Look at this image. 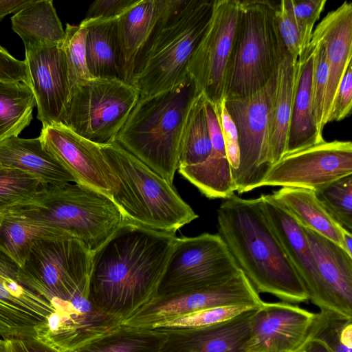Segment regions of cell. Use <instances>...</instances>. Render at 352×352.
I'll return each mask as SVG.
<instances>
[{
	"label": "cell",
	"mask_w": 352,
	"mask_h": 352,
	"mask_svg": "<svg viewBox=\"0 0 352 352\" xmlns=\"http://www.w3.org/2000/svg\"><path fill=\"white\" fill-rule=\"evenodd\" d=\"M30 88L43 126L62 123L71 91L62 47L25 50Z\"/></svg>",
	"instance_id": "obj_19"
},
{
	"label": "cell",
	"mask_w": 352,
	"mask_h": 352,
	"mask_svg": "<svg viewBox=\"0 0 352 352\" xmlns=\"http://www.w3.org/2000/svg\"><path fill=\"white\" fill-rule=\"evenodd\" d=\"M313 53L314 45L310 41L298 58L296 85L285 155L325 141L318 132L312 112Z\"/></svg>",
	"instance_id": "obj_26"
},
{
	"label": "cell",
	"mask_w": 352,
	"mask_h": 352,
	"mask_svg": "<svg viewBox=\"0 0 352 352\" xmlns=\"http://www.w3.org/2000/svg\"><path fill=\"white\" fill-rule=\"evenodd\" d=\"M0 166L23 171L43 185L76 183L74 177L43 147L39 137L14 136L1 142Z\"/></svg>",
	"instance_id": "obj_25"
},
{
	"label": "cell",
	"mask_w": 352,
	"mask_h": 352,
	"mask_svg": "<svg viewBox=\"0 0 352 352\" xmlns=\"http://www.w3.org/2000/svg\"><path fill=\"white\" fill-rule=\"evenodd\" d=\"M91 254L74 238L40 240L19 267L18 278L26 288L50 302L87 296Z\"/></svg>",
	"instance_id": "obj_8"
},
{
	"label": "cell",
	"mask_w": 352,
	"mask_h": 352,
	"mask_svg": "<svg viewBox=\"0 0 352 352\" xmlns=\"http://www.w3.org/2000/svg\"><path fill=\"white\" fill-rule=\"evenodd\" d=\"M3 218H4V215L0 213V226L3 222Z\"/></svg>",
	"instance_id": "obj_52"
},
{
	"label": "cell",
	"mask_w": 352,
	"mask_h": 352,
	"mask_svg": "<svg viewBox=\"0 0 352 352\" xmlns=\"http://www.w3.org/2000/svg\"><path fill=\"white\" fill-rule=\"evenodd\" d=\"M117 18L84 19L80 22L87 28V63L93 78L124 81L116 32Z\"/></svg>",
	"instance_id": "obj_32"
},
{
	"label": "cell",
	"mask_w": 352,
	"mask_h": 352,
	"mask_svg": "<svg viewBox=\"0 0 352 352\" xmlns=\"http://www.w3.org/2000/svg\"><path fill=\"white\" fill-rule=\"evenodd\" d=\"M36 106L30 87L21 82L0 81V142L27 127Z\"/></svg>",
	"instance_id": "obj_35"
},
{
	"label": "cell",
	"mask_w": 352,
	"mask_h": 352,
	"mask_svg": "<svg viewBox=\"0 0 352 352\" xmlns=\"http://www.w3.org/2000/svg\"><path fill=\"white\" fill-rule=\"evenodd\" d=\"M39 138L43 147L74 177L76 184L111 197L109 170L100 144L79 135L61 123L43 126Z\"/></svg>",
	"instance_id": "obj_17"
},
{
	"label": "cell",
	"mask_w": 352,
	"mask_h": 352,
	"mask_svg": "<svg viewBox=\"0 0 352 352\" xmlns=\"http://www.w3.org/2000/svg\"><path fill=\"white\" fill-rule=\"evenodd\" d=\"M258 309L238 305L208 308L157 324L153 329H192L210 326L232 318L243 312Z\"/></svg>",
	"instance_id": "obj_41"
},
{
	"label": "cell",
	"mask_w": 352,
	"mask_h": 352,
	"mask_svg": "<svg viewBox=\"0 0 352 352\" xmlns=\"http://www.w3.org/2000/svg\"><path fill=\"white\" fill-rule=\"evenodd\" d=\"M139 98L122 80L93 78L71 93L61 124L98 144L113 142Z\"/></svg>",
	"instance_id": "obj_9"
},
{
	"label": "cell",
	"mask_w": 352,
	"mask_h": 352,
	"mask_svg": "<svg viewBox=\"0 0 352 352\" xmlns=\"http://www.w3.org/2000/svg\"><path fill=\"white\" fill-rule=\"evenodd\" d=\"M239 12V0H214L208 26L188 65V75L198 93L214 106L224 99L226 71Z\"/></svg>",
	"instance_id": "obj_12"
},
{
	"label": "cell",
	"mask_w": 352,
	"mask_h": 352,
	"mask_svg": "<svg viewBox=\"0 0 352 352\" xmlns=\"http://www.w3.org/2000/svg\"><path fill=\"white\" fill-rule=\"evenodd\" d=\"M139 0H98L89 6L85 19H109L120 16Z\"/></svg>",
	"instance_id": "obj_47"
},
{
	"label": "cell",
	"mask_w": 352,
	"mask_h": 352,
	"mask_svg": "<svg viewBox=\"0 0 352 352\" xmlns=\"http://www.w3.org/2000/svg\"><path fill=\"white\" fill-rule=\"evenodd\" d=\"M0 352H6L3 338H0Z\"/></svg>",
	"instance_id": "obj_51"
},
{
	"label": "cell",
	"mask_w": 352,
	"mask_h": 352,
	"mask_svg": "<svg viewBox=\"0 0 352 352\" xmlns=\"http://www.w3.org/2000/svg\"><path fill=\"white\" fill-rule=\"evenodd\" d=\"M164 0H139L116 19L124 82L133 85L138 58L156 25Z\"/></svg>",
	"instance_id": "obj_24"
},
{
	"label": "cell",
	"mask_w": 352,
	"mask_h": 352,
	"mask_svg": "<svg viewBox=\"0 0 352 352\" xmlns=\"http://www.w3.org/2000/svg\"><path fill=\"white\" fill-rule=\"evenodd\" d=\"M302 228L338 314L352 318V256L332 241Z\"/></svg>",
	"instance_id": "obj_23"
},
{
	"label": "cell",
	"mask_w": 352,
	"mask_h": 352,
	"mask_svg": "<svg viewBox=\"0 0 352 352\" xmlns=\"http://www.w3.org/2000/svg\"><path fill=\"white\" fill-rule=\"evenodd\" d=\"M311 43L314 45L311 88L312 112L318 132L322 135L325 126L324 106L328 80V64L325 47L322 40L312 35Z\"/></svg>",
	"instance_id": "obj_40"
},
{
	"label": "cell",
	"mask_w": 352,
	"mask_h": 352,
	"mask_svg": "<svg viewBox=\"0 0 352 352\" xmlns=\"http://www.w3.org/2000/svg\"><path fill=\"white\" fill-rule=\"evenodd\" d=\"M205 103L206 98L199 94L184 124L177 170L184 177L202 166L212 151Z\"/></svg>",
	"instance_id": "obj_33"
},
{
	"label": "cell",
	"mask_w": 352,
	"mask_h": 352,
	"mask_svg": "<svg viewBox=\"0 0 352 352\" xmlns=\"http://www.w3.org/2000/svg\"><path fill=\"white\" fill-rule=\"evenodd\" d=\"M275 21L286 50L293 58L297 59L305 48L294 18L292 0H282L276 3Z\"/></svg>",
	"instance_id": "obj_42"
},
{
	"label": "cell",
	"mask_w": 352,
	"mask_h": 352,
	"mask_svg": "<svg viewBox=\"0 0 352 352\" xmlns=\"http://www.w3.org/2000/svg\"><path fill=\"white\" fill-rule=\"evenodd\" d=\"M205 108L212 151L202 166L184 177L206 197L224 199L234 194L235 186L214 107L206 99Z\"/></svg>",
	"instance_id": "obj_27"
},
{
	"label": "cell",
	"mask_w": 352,
	"mask_h": 352,
	"mask_svg": "<svg viewBox=\"0 0 352 352\" xmlns=\"http://www.w3.org/2000/svg\"><path fill=\"white\" fill-rule=\"evenodd\" d=\"M350 175L351 142L324 141L284 155L272 166L260 187H293L316 191Z\"/></svg>",
	"instance_id": "obj_14"
},
{
	"label": "cell",
	"mask_w": 352,
	"mask_h": 352,
	"mask_svg": "<svg viewBox=\"0 0 352 352\" xmlns=\"http://www.w3.org/2000/svg\"><path fill=\"white\" fill-rule=\"evenodd\" d=\"M6 352H63L35 338H3Z\"/></svg>",
	"instance_id": "obj_48"
},
{
	"label": "cell",
	"mask_w": 352,
	"mask_h": 352,
	"mask_svg": "<svg viewBox=\"0 0 352 352\" xmlns=\"http://www.w3.org/2000/svg\"><path fill=\"white\" fill-rule=\"evenodd\" d=\"M100 148L109 170L111 198L124 220L175 233L198 217L173 185L118 142L100 144Z\"/></svg>",
	"instance_id": "obj_5"
},
{
	"label": "cell",
	"mask_w": 352,
	"mask_h": 352,
	"mask_svg": "<svg viewBox=\"0 0 352 352\" xmlns=\"http://www.w3.org/2000/svg\"><path fill=\"white\" fill-rule=\"evenodd\" d=\"M28 208L4 214L0 226V251L19 267L25 264L35 242L71 238L50 221L32 214Z\"/></svg>",
	"instance_id": "obj_28"
},
{
	"label": "cell",
	"mask_w": 352,
	"mask_h": 352,
	"mask_svg": "<svg viewBox=\"0 0 352 352\" xmlns=\"http://www.w3.org/2000/svg\"><path fill=\"white\" fill-rule=\"evenodd\" d=\"M344 248L346 252L352 256V233L346 232L344 234Z\"/></svg>",
	"instance_id": "obj_50"
},
{
	"label": "cell",
	"mask_w": 352,
	"mask_h": 352,
	"mask_svg": "<svg viewBox=\"0 0 352 352\" xmlns=\"http://www.w3.org/2000/svg\"><path fill=\"white\" fill-rule=\"evenodd\" d=\"M314 192L333 219L352 233V175L340 178Z\"/></svg>",
	"instance_id": "obj_39"
},
{
	"label": "cell",
	"mask_w": 352,
	"mask_h": 352,
	"mask_svg": "<svg viewBox=\"0 0 352 352\" xmlns=\"http://www.w3.org/2000/svg\"><path fill=\"white\" fill-rule=\"evenodd\" d=\"M312 35L322 40L326 50L328 80L324 106V122L331 111L338 85L352 61V3L344 1L327 13Z\"/></svg>",
	"instance_id": "obj_22"
},
{
	"label": "cell",
	"mask_w": 352,
	"mask_h": 352,
	"mask_svg": "<svg viewBox=\"0 0 352 352\" xmlns=\"http://www.w3.org/2000/svg\"><path fill=\"white\" fill-rule=\"evenodd\" d=\"M352 107V61L341 79L334 96L327 123L341 121L351 112Z\"/></svg>",
	"instance_id": "obj_45"
},
{
	"label": "cell",
	"mask_w": 352,
	"mask_h": 352,
	"mask_svg": "<svg viewBox=\"0 0 352 352\" xmlns=\"http://www.w3.org/2000/svg\"><path fill=\"white\" fill-rule=\"evenodd\" d=\"M54 311L36 330V339L63 352H74L116 330L122 320L91 303L86 296L52 299Z\"/></svg>",
	"instance_id": "obj_15"
},
{
	"label": "cell",
	"mask_w": 352,
	"mask_h": 352,
	"mask_svg": "<svg viewBox=\"0 0 352 352\" xmlns=\"http://www.w3.org/2000/svg\"><path fill=\"white\" fill-rule=\"evenodd\" d=\"M11 23L25 50L61 47L63 43L65 30L52 0H33L11 17Z\"/></svg>",
	"instance_id": "obj_31"
},
{
	"label": "cell",
	"mask_w": 352,
	"mask_h": 352,
	"mask_svg": "<svg viewBox=\"0 0 352 352\" xmlns=\"http://www.w3.org/2000/svg\"><path fill=\"white\" fill-rule=\"evenodd\" d=\"M65 33V39L61 47L65 58L72 93L93 77L89 72L87 63V28L82 23H67Z\"/></svg>",
	"instance_id": "obj_38"
},
{
	"label": "cell",
	"mask_w": 352,
	"mask_h": 352,
	"mask_svg": "<svg viewBox=\"0 0 352 352\" xmlns=\"http://www.w3.org/2000/svg\"><path fill=\"white\" fill-rule=\"evenodd\" d=\"M327 0H292L293 12L304 48L309 45L314 25L319 19Z\"/></svg>",
	"instance_id": "obj_43"
},
{
	"label": "cell",
	"mask_w": 352,
	"mask_h": 352,
	"mask_svg": "<svg viewBox=\"0 0 352 352\" xmlns=\"http://www.w3.org/2000/svg\"><path fill=\"white\" fill-rule=\"evenodd\" d=\"M256 309L204 327L162 329L167 335L162 352H239L250 337Z\"/></svg>",
	"instance_id": "obj_21"
},
{
	"label": "cell",
	"mask_w": 352,
	"mask_h": 352,
	"mask_svg": "<svg viewBox=\"0 0 352 352\" xmlns=\"http://www.w3.org/2000/svg\"><path fill=\"white\" fill-rule=\"evenodd\" d=\"M261 196L267 218L302 282L309 300L320 310L338 314L334 300L318 270L302 226L269 195Z\"/></svg>",
	"instance_id": "obj_20"
},
{
	"label": "cell",
	"mask_w": 352,
	"mask_h": 352,
	"mask_svg": "<svg viewBox=\"0 0 352 352\" xmlns=\"http://www.w3.org/2000/svg\"><path fill=\"white\" fill-rule=\"evenodd\" d=\"M217 230L238 268L258 294L292 304L309 300L267 218L262 196L247 199L234 193L224 199L217 210Z\"/></svg>",
	"instance_id": "obj_2"
},
{
	"label": "cell",
	"mask_w": 352,
	"mask_h": 352,
	"mask_svg": "<svg viewBox=\"0 0 352 352\" xmlns=\"http://www.w3.org/2000/svg\"><path fill=\"white\" fill-rule=\"evenodd\" d=\"M214 0H164L137 62L133 85L140 97L173 88L188 76L189 60L209 23Z\"/></svg>",
	"instance_id": "obj_3"
},
{
	"label": "cell",
	"mask_w": 352,
	"mask_h": 352,
	"mask_svg": "<svg viewBox=\"0 0 352 352\" xmlns=\"http://www.w3.org/2000/svg\"><path fill=\"white\" fill-rule=\"evenodd\" d=\"M295 352H352V318L320 310Z\"/></svg>",
	"instance_id": "obj_34"
},
{
	"label": "cell",
	"mask_w": 352,
	"mask_h": 352,
	"mask_svg": "<svg viewBox=\"0 0 352 352\" xmlns=\"http://www.w3.org/2000/svg\"><path fill=\"white\" fill-rule=\"evenodd\" d=\"M175 238L124 220L92 252L89 301L126 321L157 296Z\"/></svg>",
	"instance_id": "obj_1"
},
{
	"label": "cell",
	"mask_w": 352,
	"mask_h": 352,
	"mask_svg": "<svg viewBox=\"0 0 352 352\" xmlns=\"http://www.w3.org/2000/svg\"><path fill=\"white\" fill-rule=\"evenodd\" d=\"M18 265L0 251V336L36 338L54 311L51 302L23 285Z\"/></svg>",
	"instance_id": "obj_16"
},
{
	"label": "cell",
	"mask_w": 352,
	"mask_h": 352,
	"mask_svg": "<svg viewBox=\"0 0 352 352\" xmlns=\"http://www.w3.org/2000/svg\"><path fill=\"white\" fill-rule=\"evenodd\" d=\"M298 73V58L288 53L280 63L269 128L270 160L272 166L285 155L289 137Z\"/></svg>",
	"instance_id": "obj_30"
},
{
	"label": "cell",
	"mask_w": 352,
	"mask_h": 352,
	"mask_svg": "<svg viewBox=\"0 0 352 352\" xmlns=\"http://www.w3.org/2000/svg\"><path fill=\"white\" fill-rule=\"evenodd\" d=\"M239 270L218 234L176 237L157 296L217 285L231 278Z\"/></svg>",
	"instance_id": "obj_11"
},
{
	"label": "cell",
	"mask_w": 352,
	"mask_h": 352,
	"mask_svg": "<svg viewBox=\"0 0 352 352\" xmlns=\"http://www.w3.org/2000/svg\"><path fill=\"white\" fill-rule=\"evenodd\" d=\"M39 201L41 206L28 210L80 241L91 252L102 245L124 221L110 197L83 184L45 185Z\"/></svg>",
	"instance_id": "obj_7"
},
{
	"label": "cell",
	"mask_w": 352,
	"mask_h": 352,
	"mask_svg": "<svg viewBox=\"0 0 352 352\" xmlns=\"http://www.w3.org/2000/svg\"><path fill=\"white\" fill-rule=\"evenodd\" d=\"M269 195L302 227L326 237L344 250V234L348 231L329 214L314 190L282 187Z\"/></svg>",
	"instance_id": "obj_29"
},
{
	"label": "cell",
	"mask_w": 352,
	"mask_h": 352,
	"mask_svg": "<svg viewBox=\"0 0 352 352\" xmlns=\"http://www.w3.org/2000/svg\"><path fill=\"white\" fill-rule=\"evenodd\" d=\"M263 300L241 270L229 279L212 286L157 296L122 324L153 329L157 324L203 309L244 305L256 308Z\"/></svg>",
	"instance_id": "obj_13"
},
{
	"label": "cell",
	"mask_w": 352,
	"mask_h": 352,
	"mask_svg": "<svg viewBox=\"0 0 352 352\" xmlns=\"http://www.w3.org/2000/svg\"><path fill=\"white\" fill-rule=\"evenodd\" d=\"M45 186L28 173L0 166V213L41 206L39 196Z\"/></svg>",
	"instance_id": "obj_37"
},
{
	"label": "cell",
	"mask_w": 352,
	"mask_h": 352,
	"mask_svg": "<svg viewBox=\"0 0 352 352\" xmlns=\"http://www.w3.org/2000/svg\"><path fill=\"white\" fill-rule=\"evenodd\" d=\"M225 145L226 152L232 171V177L239 167L240 154L238 133L235 124L230 116L223 99L214 106Z\"/></svg>",
	"instance_id": "obj_44"
},
{
	"label": "cell",
	"mask_w": 352,
	"mask_h": 352,
	"mask_svg": "<svg viewBox=\"0 0 352 352\" xmlns=\"http://www.w3.org/2000/svg\"><path fill=\"white\" fill-rule=\"evenodd\" d=\"M277 74L278 71L263 89L251 96L225 99L238 133L240 162L232 180L239 194L259 188L272 168L269 128Z\"/></svg>",
	"instance_id": "obj_10"
},
{
	"label": "cell",
	"mask_w": 352,
	"mask_h": 352,
	"mask_svg": "<svg viewBox=\"0 0 352 352\" xmlns=\"http://www.w3.org/2000/svg\"><path fill=\"white\" fill-rule=\"evenodd\" d=\"M198 94L188 75L173 88L140 97L115 142L173 185L184 124Z\"/></svg>",
	"instance_id": "obj_4"
},
{
	"label": "cell",
	"mask_w": 352,
	"mask_h": 352,
	"mask_svg": "<svg viewBox=\"0 0 352 352\" xmlns=\"http://www.w3.org/2000/svg\"><path fill=\"white\" fill-rule=\"evenodd\" d=\"M167 335L162 329L120 326L74 352H162Z\"/></svg>",
	"instance_id": "obj_36"
},
{
	"label": "cell",
	"mask_w": 352,
	"mask_h": 352,
	"mask_svg": "<svg viewBox=\"0 0 352 352\" xmlns=\"http://www.w3.org/2000/svg\"><path fill=\"white\" fill-rule=\"evenodd\" d=\"M33 0H0V22L7 15L16 14L29 4Z\"/></svg>",
	"instance_id": "obj_49"
},
{
	"label": "cell",
	"mask_w": 352,
	"mask_h": 352,
	"mask_svg": "<svg viewBox=\"0 0 352 352\" xmlns=\"http://www.w3.org/2000/svg\"><path fill=\"white\" fill-rule=\"evenodd\" d=\"M0 81L21 82L30 87V80L25 61L13 57L1 45Z\"/></svg>",
	"instance_id": "obj_46"
},
{
	"label": "cell",
	"mask_w": 352,
	"mask_h": 352,
	"mask_svg": "<svg viewBox=\"0 0 352 352\" xmlns=\"http://www.w3.org/2000/svg\"><path fill=\"white\" fill-rule=\"evenodd\" d=\"M276 5L270 1H240L224 99L245 98L260 91L288 53L276 26Z\"/></svg>",
	"instance_id": "obj_6"
},
{
	"label": "cell",
	"mask_w": 352,
	"mask_h": 352,
	"mask_svg": "<svg viewBox=\"0 0 352 352\" xmlns=\"http://www.w3.org/2000/svg\"><path fill=\"white\" fill-rule=\"evenodd\" d=\"M315 314L292 303L264 302L255 310L250 337L239 352H295Z\"/></svg>",
	"instance_id": "obj_18"
}]
</instances>
